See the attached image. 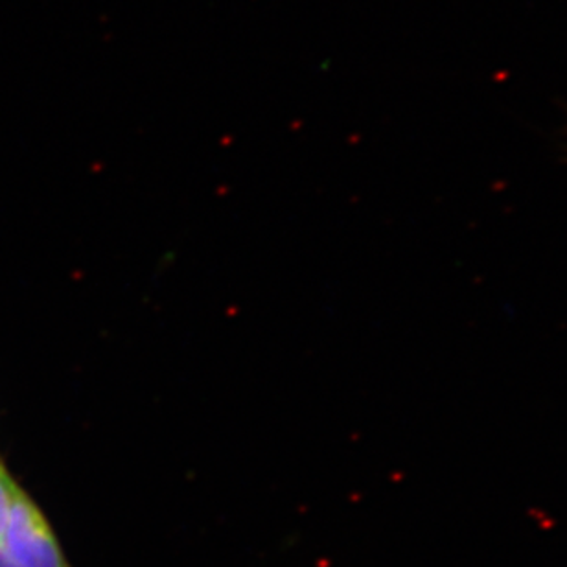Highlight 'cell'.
Masks as SVG:
<instances>
[{
	"label": "cell",
	"mask_w": 567,
	"mask_h": 567,
	"mask_svg": "<svg viewBox=\"0 0 567 567\" xmlns=\"http://www.w3.org/2000/svg\"><path fill=\"white\" fill-rule=\"evenodd\" d=\"M0 567H72L49 519L21 486L0 538Z\"/></svg>",
	"instance_id": "obj_1"
},
{
	"label": "cell",
	"mask_w": 567,
	"mask_h": 567,
	"mask_svg": "<svg viewBox=\"0 0 567 567\" xmlns=\"http://www.w3.org/2000/svg\"><path fill=\"white\" fill-rule=\"evenodd\" d=\"M19 485L11 480V475L6 472L4 466H0V538L4 535L6 525L10 519L11 503L16 497Z\"/></svg>",
	"instance_id": "obj_2"
}]
</instances>
